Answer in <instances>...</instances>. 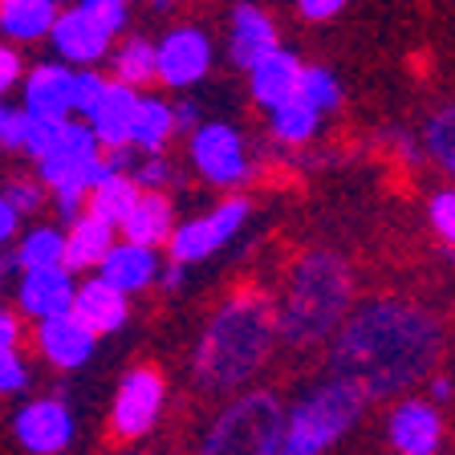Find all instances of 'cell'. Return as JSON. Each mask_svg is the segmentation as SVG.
Instances as JSON below:
<instances>
[{"mask_svg":"<svg viewBox=\"0 0 455 455\" xmlns=\"http://www.w3.org/2000/svg\"><path fill=\"white\" fill-rule=\"evenodd\" d=\"M447 354V325L435 309L407 297H366L330 338L325 374L354 382L362 395L403 398L423 387Z\"/></svg>","mask_w":455,"mask_h":455,"instance_id":"obj_1","label":"cell"},{"mask_svg":"<svg viewBox=\"0 0 455 455\" xmlns=\"http://www.w3.org/2000/svg\"><path fill=\"white\" fill-rule=\"evenodd\" d=\"M276 346V297L260 284H240L199 330L191 350V382L204 395L232 398L265 374Z\"/></svg>","mask_w":455,"mask_h":455,"instance_id":"obj_2","label":"cell"},{"mask_svg":"<svg viewBox=\"0 0 455 455\" xmlns=\"http://www.w3.org/2000/svg\"><path fill=\"white\" fill-rule=\"evenodd\" d=\"M354 305H358L354 265L333 248H309L284 273L276 297V341L284 350L330 346Z\"/></svg>","mask_w":455,"mask_h":455,"instance_id":"obj_3","label":"cell"},{"mask_svg":"<svg viewBox=\"0 0 455 455\" xmlns=\"http://www.w3.org/2000/svg\"><path fill=\"white\" fill-rule=\"evenodd\" d=\"M366 407L370 398L354 382L322 374L284 407L281 455H330L362 423Z\"/></svg>","mask_w":455,"mask_h":455,"instance_id":"obj_4","label":"cell"},{"mask_svg":"<svg viewBox=\"0 0 455 455\" xmlns=\"http://www.w3.org/2000/svg\"><path fill=\"white\" fill-rule=\"evenodd\" d=\"M284 403L273 387H248L212 415L196 455H281Z\"/></svg>","mask_w":455,"mask_h":455,"instance_id":"obj_5","label":"cell"},{"mask_svg":"<svg viewBox=\"0 0 455 455\" xmlns=\"http://www.w3.org/2000/svg\"><path fill=\"white\" fill-rule=\"evenodd\" d=\"M188 163L216 191H240L252 183L256 159L244 131L232 123H199L188 134Z\"/></svg>","mask_w":455,"mask_h":455,"instance_id":"obj_6","label":"cell"},{"mask_svg":"<svg viewBox=\"0 0 455 455\" xmlns=\"http://www.w3.org/2000/svg\"><path fill=\"white\" fill-rule=\"evenodd\" d=\"M167 407V379L151 362H139L118 379L110 398V439L123 447H134L151 435Z\"/></svg>","mask_w":455,"mask_h":455,"instance_id":"obj_7","label":"cell"},{"mask_svg":"<svg viewBox=\"0 0 455 455\" xmlns=\"http://www.w3.org/2000/svg\"><path fill=\"white\" fill-rule=\"evenodd\" d=\"M248 216H252V199L232 191L228 199H220L216 208H208L204 216L180 220L175 232L167 240V260H180V265H199V260H212L224 244L244 232Z\"/></svg>","mask_w":455,"mask_h":455,"instance_id":"obj_8","label":"cell"},{"mask_svg":"<svg viewBox=\"0 0 455 455\" xmlns=\"http://www.w3.org/2000/svg\"><path fill=\"white\" fill-rule=\"evenodd\" d=\"M155 66H159V82L167 90H191L216 66V45H212L208 28L199 25H171L159 41H155Z\"/></svg>","mask_w":455,"mask_h":455,"instance_id":"obj_9","label":"cell"},{"mask_svg":"<svg viewBox=\"0 0 455 455\" xmlns=\"http://www.w3.org/2000/svg\"><path fill=\"white\" fill-rule=\"evenodd\" d=\"M12 435L28 455H66L77 439V419L61 395H41L12 415Z\"/></svg>","mask_w":455,"mask_h":455,"instance_id":"obj_10","label":"cell"},{"mask_svg":"<svg viewBox=\"0 0 455 455\" xmlns=\"http://www.w3.org/2000/svg\"><path fill=\"white\" fill-rule=\"evenodd\" d=\"M387 443L395 455H443L447 419L431 398L403 395L387 411Z\"/></svg>","mask_w":455,"mask_h":455,"instance_id":"obj_11","label":"cell"},{"mask_svg":"<svg viewBox=\"0 0 455 455\" xmlns=\"http://www.w3.org/2000/svg\"><path fill=\"white\" fill-rule=\"evenodd\" d=\"M49 45H53L57 61H66V66H98V61H106L114 49V37L106 33L102 25H98L90 12H82L77 4H69V9L57 12L53 28H49Z\"/></svg>","mask_w":455,"mask_h":455,"instance_id":"obj_12","label":"cell"},{"mask_svg":"<svg viewBox=\"0 0 455 455\" xmlns=\"http://www.w3.org/2000/svg\"><path fill=\"white\" fill-rule=\"evenodd\" d=\"M74 293H77V273H69L66 265L25 268L17 281V313L28 317V322H45V317L74 309Z\"/></svg>","mask_w":455,"mask_h":455,"instance_id":"obj_13","label":"cell"},{"mask_svg":"<svg viewBox=\"0 0 455 455\" xmlns=\"http://www.w3.org/2000/svg\"><path fill=\"white\" fill-rule=\"evenodd\" d=\"M20 110L33 118H74V69L66 61H37L20 77Z\"/></svg>","mask_w":455,"mask_h":455,"instance_id":"obj_14","label":"cell"},{"mask_svg":"<svg viewBox=\"0 0 455 455\" xmlns=\"http://www.w3.org/2000/svg\"><path fill=\"white\" fill-rule=\"evenodd\" d=\"M139 102H142V90L134 85H123V82H106L102 98L90 106L82 123L94 131L98 147L102 151H123L131 147V126H134V114H139Z\"/></svg>","mask_w":455,"mask_h":455,"instance_id":"obj_15","label":"cell"},{"mask_svg":"<svg viewBox=\"0 0 455 455\" xmlns=\"http://www.w3.org/2000/svg\"><path fill=\"white\" fill-rule=\"evenodd\" d=\"M281 45V33H276V20L268 17L260 4H236V9L228 12V61L236 69H252L256 61L265 53Z\"/></svg>","mask_w":455,"mask_h":455,"instance_id":"obj_16","label":"cell"},{"mask_svg":"<svg viewBox=\"0 0 455 455\" xmlns=\"http://www.w3.org/2000/svg\"><path fill=\"white\" fill-rule=\"evenodd\" d=\"M33 338H37L41 358H45L53 370H66V374L69 370L90 366V358H94V350H98V338L77 322L74 313H57V317L37 322V333H33Z\"/></svg>","mask_w":455,"mask_h":455,"instance_id":"obj_17","label":"cell"},{"mask_svg":"<svg viewBox=\"0 0 455 455\" xmlns=\"http://www.w3.org/2000/svg\"><path fill=\"white\" fill-rule=\"evenodd\" d=\"M85 330L94 338H110V333H123L126 322H131V297L110 289L102 276H85L77 281V293H74V309H69Z\"/></svg>","mask_w":455,"mask_h":455,"instance_id":"obj_18","label":"cell"},{"mask_svg":"<svg viewBox=\"0 0 455 455\" xmlns=\"http://www.w3.org/2000/svg\"><path fill=\"white\" fill-rule=\"evenodd\" d=\"M301 74H305V61H301V57H297L293 49L276 45L273 53H265L252 69H248V98H252V102L268 114L273 106L297 98Z\"/></svg>","mask_w":455,"mask_h":455,"instance_id":"obj_19","label":"cell"},{"mask_svg":"<svg viewBox=\"0 0 455 455\" xmlns=\"http://www.w3.org/2000/svg\"><path fill=\"white\" fill-rule=\"evenodd\" d=\"M159 268H163L159 248H142V244H131V240H118V244L106 252V260L98 265L94 276H102L118 293L134 297V293H147V289L159 281Z\"/></svg>","mask_w":455,"mask_h":455,"instance_id":"obj_20","label":"cell"},{"mask_svg":"<svg viewBox=\"0 0 455 455\" xmlns=\"http://www.w3.org/2000/svg\"><path fill=\"white\" fill-rule=\"evenodd\" d=\"M175 224L180 220H175V204H171L167 191H142L139 204L131 208V216L118 224V236L142 248H159L171 240Z\"/></svg>","mask_w":455,"mask_h":455,"instance_id":"obj_21","label":"cell"},{"mask_svg":"<svg viewBox=\"0 0 455 455\" xmlns=\"http://www.w3.org/2000/svg\"><path fill=\"white\" fill-rule=\"evenodd\" d=\"M114 244H118V228L98 220L94 212H82L66 232V268L69 273H98V265Z\"/></svg>","mask_w":455,"mask_h":455,"instance_id":"obj_22","label":"cell"},{"mask_svg":"<svg viewBox=\"0 0 455 455\" xmlns=\"http://www.w3.org/2000/svg\"><path fill=\"white\" fill-rule=\"evenodd\" d=\"M61 4L57 0H0V33L12 45L45 41Z\"/></svg>","mask_w":455,"mask_h":455,"instance_id":"obj_23","label":"cell"},{"mask_svg":"<svg viewBox=\"0 0 455 455\" xmlns=\"http://www.w3.org/2000/svg\"><path fill=\"white\" fill-rule=\"evenodd\" d=\"M317 134H322V114L305 98H289V102L268 110V139L284 151H305Z\"/></svg>","mask_w":455,"mask_h":455,"instance_id":"obj_24","label":"cell"},{"mask_svg":"<svg viewBox=\"0 0 455 455\" xmlns=\"http://www.w3.org/2000/svg\"><path fill=\"white\" fill-rule=\"evenodd\" d=\"M171 139H175V110H171V102L167 98L142 94L139 114H134V126H131V151L163 155Z\"/></svg>","mask_w":455,"mask_h":455,"instance_id":"obj_25","label":"cell"},{"mask_svg":"<svg viewBox=\"0 0 455 455\" xmlns=\"http://www.w3.org/2000/svg\"><path fill=\"white\" fill-rule=\"evenodd\" d=\"M110 77L134 90H147L151 82H159V66H155V41H147L142 33H131L110 49Z\"/></svg>","mask_w":455,"mask_h":455,"instance_id":"obj_26","label":"cell"},{"mask_svg":"<svg viewBox=\"0 0 455 455\" xmlns=\"http://www.w3.org/2000/svg\"><path fill=\"white\" fill-rule=\"evenodd\" d=\"M419 147L431 159V167L447 175V183H455V98H447L443 106L427 114L423 131H419Z\"/></svg>","mask_w":455,"mask_h":455,"instance_id":"obj_27","label":"cell"},{"mask_svg":"<svg viewBox=\"0 0 455 455\" xmlns=\"http://www.w3.org/2000/svg\"><path fill=\"white\" fill-rule=\"evenodd\" d=\"M49 265H66V232L61 224H33L17 236L12 248V268H49Z\"/></svg>","mask_w":455,"mask_h":455,"instance_id":"obj_28","label":"cell"},{"mask_svg":"<svg viewBox=\"0 0 455 455\" xmlns=\"http://www.w3.org/2000/svg\"><path fill=\"white\" fill-rule=\"evenodd\" d=\"M139 183L131 180V171H114V175H106L98 188H90V196H85V212H94L98 220H106V224H123L126 216H131V208L139 204Z\"/></svg>","mask_w":455,"mask_h":455,"instance_id":"obj_29","label":"cell"},{"mask_svg":"<svg viewBox=\"0 0 455 455\" xmlns=\"http://www.w3.org/2000/svg\"><path fill=\"white\" fill-rule=\"evenodd\" d=\"M297 98H305V102L313 106V110L322 114H333V110H341V82H338V74L333 69H325V66H305V74H301V85H297Z\"/></svg>","mask_w":455,"mask_h":455,"instance_id":"obj_30","label":"cell"},{"mask_svg":"<svg viewBox=\"0 0 455 455\" xmlns=\"http://www.w3.org/2000/svg\"><path fill=\"white\" fill-rule=\"evenodd\" d=\"M427 228L447 252H455V183H443L427 196Z\"/></svg>","mask_w":455,"mask_h":455,"instance_id":"obj_31","label":"cell"},{"mask_svg":"<svg viewBox=\"0 0 455 455\" xmlns=\"http://www.w3.org/2000/svg\"><path fill=\"white\" fill-rule=\"evenodd\" d=\"M131 180L139 183V191H167V188H180L183 183L167 155H142V159H134Z\"/></svg>","mask_w":455,"mask_h":455,"instance_id":"obj_32","label":"cell"},{"mask_svg":"<svg viewBox=\"0 0 455 455\" xmlns=\"http://www.w3.org/2000/svg\"><path fill=\"white\" fill-rule=\"evenodd\" d=\"M77 9L90 12L110 37H118L131 25V0H77Z\"/></svg>","mask_w":455,"mask_h":455,"instance_id":"obj_33","label":"cell"},{"mask_svg":"<svg viewBox=\"0 0 455 455\" xmlns=\"http://www.w3.org/2000/svg\"><path fill=\"white\" fill-rule=\"evenodd\" d=\"M106 82H110V77H106L102 69H94V66L74 69V118H85V114H90V106L102 98Z\"/></svg>","mask_w":455,"mask_h":455,"instance_id":"obj_34","label":"cell"},{"mask_svg":"<svg viewBox=\"0 0 455 455\" xmlns=\"http://www.w3.org/2000/svg\"><path fill=\"white\" fill-rule=\"evenodd\" d=\"M0 196H4L12 208L20 212V220H25V216H37V212L45 208V188L37 183V175H33V180H20V175H17V180L4 183V191H0Z\"/></svg>","mask_w":455,"mask_h":455,"instance_id":"obj_35","label":"cell"},{"mask_svg":"<svg viewBox=\"0 0 455 455\" xmlns=\"http://www.w3.org/2000/svg\"><path fill=\"white\" fill-rule=\"evenodd\" d=\"M28 362L20 350H0V398H12L20 390H28Z\"/></svg>","mask_w":455,"mask_h":455,"instance_id":"obj_36","label":"cell"},{"mask_svg":"<svg viewBox=\"0 0 455 455\" xmlns=\"http://www.w3.org/2000/svg\"><path fill=\"white\" fill-rule=\"evenodd\" d=\"M61 126H66V118H33L28 114V134H25V159L37 163L41 155L49 151L57 142V134H61Z\"/></svg>","mask_w":455,"mask_h":455,"instance_id":"obj_37","label":"cell"},{"mask_svg":"<svg viewBox=\"0 0 455 455\" xmlns=\"http://www.w3.org/2000/svg\"><path fill=\"white\" fill-rule=\"evenodd\" d=\"M25 134H28V114L20 110H4V123H0V151L9 155H25Z\"/></svg>","mask_w":455,"mask_h":455,"instance_id":"obj_38","label":"cell"},{"mask_svg":"<svg viewBox=\"0 0 455 455\" xmlns=\"http://www.w3.org/2000/svg\"><path fill=\"white\" fill-rule=\"evenodd\" d=\"M20 77H25V61H20L17 45H12V41H0V98L9 94V90H17Z\"/></svg>","mask_w":455,"mask_h":455,"instance_id":"obj_39","label":"cell"},{"mask_svg":"<svg viewBox=\"0 0 455 455\" xmlns=\"http://www.w3.org/2000/svg\"><path fill=\"white\" fill-rule=\"evenodd\" d=\"M346 4H350V0H297V12H301L305 20H313V25H322V20L338 17Z\"/></svg>","mask_w":455,"mask_h":455,"instance_id":"obj_40","label":"cell"},{"mask_svg":"<svg viewBox=\"0 0 455 455\" xmlns=\"http://www.w3.org/2000/svg\"><path fill=\"white\" fill-rule=\"evenodd\" d=\"M20 338H25L20 313L17 309H0V350H20Z\"/></svg>","mask_w":455,"mask_h":455,"instance_id":"obj_41","label":"cell"},{"mask_svg":"<svg viewBox=\"0 0 455 455\" xmlns=\"http://www.w3.org/2000/svg\"><path fill=\"white\" fill-rule=\"evenodd\" d=\"M53 212L61 224H74V220L85 212V196L82 191H53Z\"/></svg>","mask_w":455,"mask_h":455,"instance_id":"obj_42","label":"cell"},{"mask_svg":"<svg viewBox=\"0 0 455 455\" xmlns=\"http://www.w3.org/2000/svg\"><path fill=\"white\" fill-rule=\"evenodd\" d=\"M188 273L191 268L188 265H180V260H163V268H159V289L163 293H183L188 289Z\"/></svg>","mask_w":455,"mask_h":455,"instance_id":"obj_43","label":"cell"},{"mask_svg":"<svg viewBox=\"0 0 455 455\" xmlns=\"http://www.w3.org/2000/svg\"><path fill=\"white\" fill-rule=\"evenodd\" d=\"M171 110H175V134H191L199 123H204V114H199V106L191 102V98H183V102H171Z\"/></svg>","mask_w":455,"mask_h":455,"instance_id":"obj_44","label":"cell"},{"mask_svg":"<svg viewBox=\"0 0 455 455\" xmlns=\"http://www.w3.org/2000/svg\"><path fill=\"white\" fill-rule=\"evenodd\" d=\"M17 236H20V212L12 208L4 196H0V248L12 244Z\"/></svg>","mask_w":455,"mask_h":455,"instance_id":"obj_45","label":"cell"},{"mask_svg":"<svg viewBox=\"0 0 455 455\" xmlns=\"http://www.w3.org/2000/svg\"><path fill=\"white\" fill-rule=\"evenodd\" d=\"M423 387H427V398H431L435 407H447V403H451V398H455V382L447 379V374H439V370H435V374H431V379L423 382Z\"/></svg>","mask_w":455,"mask_h":455,"instance_id":"obj_46","label":"cell"},{"mask_svg":"<svg viewBox=\"0 0 455 455\" xmlns=\"http://www.w3.org/2000/svg\"><path fill=\"white\" fill-rule=\"evenodd\" d=\"M147 9L151 12H171L175 9V0H147Z\"/></svg>","mask_w":455,"mask_h":455,"instance_id":"obj_47","label":"cell"},{"mask_svg":"<svg viewBox=\"0 0 455 455\" xmlns=\"http://www.w3.org/2000/svg\"><path fill=\"white\" fill-rule=\"evenodd\" d=\"M9 273H12V256L0 252V284H4V276H9Z\"/></svg>","mask_w":455,"mask_h":455,"instance_id":"obj_48","label":"cell"},{"mask_svg":"<svg viewBox=\"0 0 455 455\" xmlns=\"http://www.w3.org/2000/svg\"><path fill=\"white\" fill-rule=\"evenodd\" d=\"M123 455H159V451H151V447H139V443H134V447H126Z\"/></svg>","mask_w":455,"mask_h":455,"instance_id":"obj_49","label":"cell"},{"mask_svg":"<svg viewBox=\"0 0 455 455\" xmlns=\"http://www.w3.org/2000/svg\"><path fill=\"white\" fill-rule=\"evenodd\" d=\"M4 110H9V106H4V102H0V123H4Z\"/></svg>","mask_w":455,"mask_h":455,"instance_id":"obj_50","label":"cell"}]
</instances>
